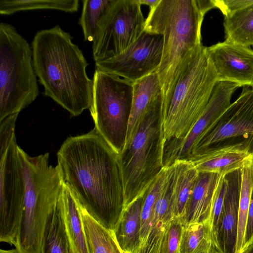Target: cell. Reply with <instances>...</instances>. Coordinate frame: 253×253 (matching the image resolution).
<instances>
[{"instance_id": "obj_1", "label": "cell", "mask_w": 253, "mask_h": 253, "mask_svg": "<svg viewBox=\"0 0 253 253\" xmlns=\"http://www.w3.org/2000/svg\"><path fill=\"white\" fill-rule=\"evenodd\" d=\"M63 180L97 222L114 230L124 210L119 154L94 128L66 139L57 153Z\"/></svg>"}, {"instance_id": "obj_2", "label": "cell", "mask_w": 253, "mask_h": 253, "mask_svg": "<svg viewBox=\"0 0 253 253\" xmlns=\"http://www.w3.org/2000/svg\"><path fill=\"white\" fill-rule=\"evenodd\" d=\"M31 47L34 70L44 95L76 117L89 109L92 80L88 65L69 33L59 25L38 31Z\"/></svg>"}, {"instance_id": "obj_3", "label": "cell", "mask_w": 253, "mask_h": 253, "mask_svg": "<svg viewBox=\"0 0 253 253\" xmlns=\"http://www.w3.org/2000/svg\"><path fill=\"white\" fill-rule=\"evenodd\" d=\"M218 81L207 47L201 43L186 54L163 98L164 144L171 139H182L188 134L205 110Z\"/></svg>"}, {"instance_id": "obj_4", "label": "cell", "mask_w": 253, "mask_h": 253, "mask_svg": "<svg viewBox=\"0 0 253 253\" xmlns=\"http://www.w3.org/2000/svg\"><path fill=\"white\" fill-rule=\"evenodd\" d=\"M215 8L214 0H160L150 8L144 30L163 37L162 58L157 73L163 98L186 54L201 42L205 14Z\"/></svg>"}, {"instance_id": "obj_5", "label": "cell", "mask_w": 253, "mask_h": 253, "mask_svg": "<svg viewBox=\"0 0 253 253\" xmlns=\"http://www.w3.org/2000/svg\"><path fill=\"white\" fill-rule=\"evenodd\" d=\"M25 185L24 208L14 246L18 253H42L49 216L56 207L64 181L57 165L49 164V153L31 157L20 147Z\"/></svg>"}, {"instance_id": "obj_6", "label": "cell", "mask_w": 253, "mask_h": 253, "mask_svg": "<svg viewBox=\"0 0 253 253\" xmlns=\"http://www.w3.org/2000/svg\"><path fill=\"white\" fill-rule=\"evenodd\" d=\"M162 101V93L119 154L125 194L124 209L144 194L164 167Z\"/></svg>"}, {"instance_id": "obj_7", "label": "cell", "mask_w": 253, "mask_h": 253, "mask_svg": "<svg viewBox=\"0 0 253 253\" xmlns=\"http://www.w3.org/2000/svg\"><path fill=\"white\" fill-rule=\"evenodd\" d=\"M39 94L32 49L11 25L0 23V120L19 112Z\"/></svg>"}, {"instance_id": "obj_8", "label": "cell", "mask_w": 253, "mask_h": 253, "mask_svg": "<svg viewBox=\"0 0 253 253\" xmlns=\"http://www.w3.org/2000/svg\"><path fill=\"white\" fill-rule=\"evenodd\" d=\"M92 80L89 110L94 128L120 154L126 142L133 98V83L97 69Z\"/></svg>"}, {"instance_id": "obj_9", "label": "cell", "mask_w": 253, "mask_h": 253, "mask_svg": "<svg viewBox=\"0 0 253 253\" xmlns=\"http://www.w3.org/2000/svg\"><path fill=\"white\" fill-rule=\"evenodd\" d=\"M223 150L253 156V89L248 86L196 141L189 161Z\"/></svg>"}, {"instance_id": "obj_10", "label": "cell", "mask_w": 253, "mask_h": 253, "mask_svg": "<svg viewBox=\"0 0 253 253\" xmlns=\"http://www.w3.org/2000/svg\"><path fill=\"white\" fill-rule=\"evenodd\" d=\"M145 23L138 0H112L99 22L93 41L95 62L125 51L144 31Z\"/></svg>"}, {"instance_id": "obj_11", "label": "cell", "mask_w": 253, "mask_h": 253, "mask_svg": "<svg viewBox=\"0 0 253 253\" xmlns=\"http://www.w3.org/2000/svg\"><path fill=\"white\" fill-rule=\"evenodd\" d=\"M16 136L0 152V241L15 244L23 211L25 185Z\"/></svg>"}, {"instance_id": "obj_12", "label": "cell", "mask_w": 253, "mask_h": 253, "mask_svg": "<svg viewBox=\"0 0 253 253\" xmlns=\"http://www.w3.org/2000/svg\"><path fill=\"white\" fill-rule=\"evenodd\" d=\"M163 42L162 35L144 30L122 53L95 62L96 69L133 83L157 72L162 60Z\"/></svg>"}, {"instance_id": "obj_13", "label": "cell", "mask_w": 253, "mask_h": 253, "mask_svg": "<svg viewBox=\"0 0 253 253\" xmlns=\"http://www.w3.org/2000/svg\"><path fill=\"white\" fill-rule=\"evenodd\" d=\"M240 87L238 84L228 81H218L216 83L205 110L188 134L182 139H171L165 142L164 167L178 160H190L196 141L230 105L233 93Z\"/></svg>"}, {"instance_id": "obj_14", "label": "cell", "mask_w": 253, "mask_h": 253, "mask_svg": "<svg viewBox=\"0 0 253 253\" xmlns=\"http://www.w3.org/2000/svg\"><path fill=\"white\" fill-rule=\"evenodd\" d=\"M218 81H228L241 87L253 84V49L224 41L207 47Z\"/></svg>"}, {"instance_id": "obj_15", "label": "cell", "mask_w": 253, "mask_h": 253, "mask_svg": "<svg viewBox=\"0 0 253 253\" xmlns=\"http://www.w3.org/2000/svg\"><path fill=\"white\" fill-rule=\"evenodd\" d=\"M225 176L226 186L223 205L213 242L217 253H236L242 168L232 171Z\"/></svg>"}, {"instance_id": "obj_16", "label": "cell", "mask_w": 253, "mask_h": 253, "mask_svg": "<svg viewBox=\"0 0 253 253\" xmlns=\"http://www.w3.org/2000/svg\"><path fill=\"white\" fill-rule=\"evenodd\" d=\"M176 166H169L167 179L158 200L145 245L140 253H160L171 220L174 217Z\"/></svg>"}, {"instance_id": "obj_17", "label": "cell", "mask_w": 253, "mask_h": 253, "mask_svg": "<svg viewBox=\"0 0 253 253\" xmlns=\"http://www.w3.org/2000/svg\"><path fill=\"white\" fill-rule=\"evenodd\" d=\"M222 175L199 172L185 213L181 219L183 225L210 221L216 190Z\"/></svg>"}, {"instance_id": "obj_18", "label": "cell", "mask_w": 253, "mask_h": 253, "mask_svg": "<svg viewBox=\"0 0 253 253\" xmlns=\"http://www.w3.org/2000/svg\"><path fill=\"white\" fill-rule=\"evenodd\" d=\"M133 86L132 105L125 146L133 137L153 103L162 93L157 72L133 83Z\"/></svg>"}, {"instance_id": "obj_19", "label": "cell", "mask_w": 253, "mask_h": 253, "mask_svg": "<svg viewBox=\"0 0 253 253\" xmlns=\"http://www.w3.org/2000/svg\"><path fill=\"white\" fill-rule=\"evenodd\" d=\"M59 203L71 253H89L79 202L65 182L59 197Z\"/></svg>"}, {"instance_id": "obj_20", "label": "cell", "mask_w": 253, "mask_h": 253, "mask_svg": "<svg viewBox=\"0 0 253 253\" xmlns=\"http://www.w3.org/2000/svg\"><path fill=\"white\" fill-rule=\"evenodd\" d=\"M143 195L123 210L114 230L123 253H137Z\"/></svg>"}, {"instance_id": "obj_21", "label": "cell", "mask_w": 253, "mask_h": 253, "mask_svg": "<svg viewBox=\"0 0 253 253\" xmlns=\"http://www.w3.org/2000/svg\"><path fill=\"white\" fill-rule=\"evenodd\" d=\"M79 203L89 253H123L114 230L100 224Z\"/></svg>"}, {"instance_id": "obj_22", "label": "cell", "mask_w": 253, "mask_h": 253, "mask_svg": "<svg viewBox=\"0 0 253 253\" xmlns=\"http://www.w3.org/2000/svg\"><path fill=\"white\" fill-rule=\"evenodd\" d=\"M250 155L245 152L223 150L200 156L190 162L198 172L224 175L242 168Z\"/></svg>"}, {"instance_id": "obj_23", "label": "cell", "mask_w": 253, "mask_h": 253, "mask_svg": "<svg viewBox=\"0 0 253 253\" xmlns=\"http://www.w3.org/2000/svg\"><path fill=\"white\" fill-rule=\"evenodd\" d=\"M225 41L253 46V3L224 16Z\"/></svg>"}, {"instance_id": "obj_24", "label": "cell", "mask_w": 253, "mask_h": 253, "mask_svg": "<svg viewBox=\"0 0 253 253\" xmlns=\"http://www.w3.org/2000/svg\"><path fill=\"white\" fill-rule=\"evenodd\" d=\"M169 167H164L143 194L140 217V228L137 253L143 249L152 224L156 204L167 179Z\"/></svg>"}, {"instance_id": "obj_25", "label": "cell", "mask_w": 253, "mask_h": 253, "mask_svg": "<svg viewBox=\"0 0 253 253\" xmlns=\"http://www.w3.org/2000/svg\"><path fill=\"white\" fill-rule=\"evenodd\" d=\"M178 253H217L210 221L183 225Z\"/></svg>"}, {"instance_id": "obj_26", "label": "cell", "mask_w": 253, "mask_h": 253, "mask_svg": "<svg viewBox=\"0 0 253 253\" xmlns=\"http://www.w3.org/2000/svg\"><path fill=\"white\" fill-rule=\"evenodd\" d=\"M42 253H71L59 199L46 224Z\"/></svg>"}, {"instance_id": "obj_27", "label": "cell", "mask_w": 253, "mask_h": 253, "mask_svg": "<svg viewBox=\"0 0 253 253\" xmlns=\"http://www.w3.org/2000/svg\"><path fill=\"white\" fill-rule=\"evenodd\" d=\"M78 0H0V14L10 15L26 10L54 9L73 13L78 11Z\"/></svg>"}, {"instance_id": "obj_28", "label": "cell", "mask_w": 253, "mask_h": 253, "mask_svg": "<svg viewBox=\"0 0 253 253\" xmlns=\"http://www.w3.org/2000/svg\"><path fill=\"white\" fill-rule=\"evenodd\" d=\"M242 180L240 192L238 238L236 253H242L245 230L249 207L251 194L253 187V156L250 155L242 168Z\"/></svg>"}, {"instance_id": "obj_29", "label": "cell", "mask_w": 253, "mask_h": 253, "mask_svg": "<svg viewBox=\"0 0 253 253\" xmlns=\"http://www.w3.org/2000/svg\"><path fill=\"white\" fill-rule=\"evenodd\" d=\"M112 0H84L79 24L85 41H93L100 20Z\"/></svg>"}, {"instance_id": "obj_30", "label": "cell", "mask_w": 253, "mask_h": 253, "mask_svg": "<svg viewBox=\"0 0 253 253\" xmlns=\"http://www.w3.org/2000/svg\"><path fill=\"white\" fill-rule=\"evenodd\" d=\"M183 228L181 219L174 217L164 238L160 253H178Z\"/></svg>"}, {"instance_id": "obj_31", "label": "cell", "mask_w": 253, "mask_h": 253, "mask_svg": "<svg viewBox=\"0 0 253 253\" xmlns=\"http://www.w3.org/2000/svg\"><path fill=\"white\" fill-rule=\"evenodd\" d=\"M226 186V178L222 175L216 190L210 219L213 240L223 208Z\"/></svg>"}, {"instance_id": "obj_32", "label": "cell", "mask_w": 253, "mask_h": 253, "mask_svg": "<svg viewBox=\"0 0 253 253\" xmlns=\"http://www.w3.org/2000/svg\"><path fill=\"white\" fill-rule=\"evenodd\" d=\"M18 114H12L0 120V152L6 150L16 136L15 127Z\"/></svg>"}, {"instance_id": "obj_33", "label": "cell", "mask_w": 253, "mask_h": 253, "mask_svg": "<svg viewBox=\"0 0 253 253\" xmlns=\"http://www.w3.org/2000/svg\"><path fill=\"white\" fill-rule=\"evenodd\" d=\"M215 8L225 16L253 3V0H214Z\"/></svg>"}, {"instance_id": "obj_34", "label": "cell", "mask_w": 253, "mask_h": 253, "mask_svg": "<svg viewBox=\"0 0 253 253\" xmlns=\"http://www.w3.org/2000/svg\"><path fill=\"white\" fill-rule=\"evenodd\" d=\"M253 244V187L252 189L250 202L248 211L242 253Z\"/></svg>"}, {"instance_id": "obj_35", "label": "cell", "mask_w": 253, "mask_h": 253, "mask_svg": "<svg viewBox=\"0 0 253 253\" xmlns=\"http://www.w3.org/2000/svg\"><path fill=\"white\" fill-rule=\"evenodd\" d=\"M138 1L141 5H147L150 8H151L157 5L160 0H138Z\"/></svg>"}, {"instance_id": "obj_36", "label": "cell", "mask_w": 253, "mask_h": 253, "mask_svg": "<svg viewBox=\"0 0 253 253\" xmlns=\"http://www.w3.org/2000/svg\"><path fill=\"white\" fill-rule=\"evenodd\" d=\"M0 253H18L16 249H11L9 250H5L1 249Z\"/></svg>"}, {"instance_id": "obj_37", "label": "cell", "mask_w": 253, "mask_h": 253, "mask_svg": "<svg viewBox=\"0 0 253 253\" xmlns=\"http://www.w3.org/2000/svg\"><path fill=\"white\" fill-rule=\"evenodd\" d=\"M253 253V244L249 247L244 253Z\"/></svg>"}, {"instance_id": "obj_38", "label": "cell", "mask_w": 253, "mask_h": 253, "mask_svg": "<svg viewBox=\"0 0 253 253\" xmlns=\"http://www.w3.org/2000/svg\"><path fill=\"white\" fill-rule=\"evenodd\" d=\"M251 86H252V88L253 89V84Z\"/></svg>"}]
</instances>
